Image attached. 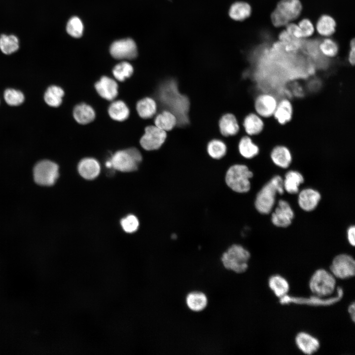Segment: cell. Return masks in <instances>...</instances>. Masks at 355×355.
<instances>
[{"label":"cell","mask_w":355,"mask_h":355,"mask_svg":"<svg viewBox=\"0 0 355 355\" xmlns=\"http://www.w3.org/2000/svg\"><path fill=\"white\" fill-rule=\"evenodd\" d=\"M156 96L166 110L176 116L178 126L189 124V100L186 96L180 93L175 79H167L162 82L158 87Z\"/></svg>","instance_id":"obj_1"},{"label":"cell","mask_w":355,"mask_h":355,"mask_svg":"<svg viewBox=\"0 0 355 355\" xmlns=\"http://www.w3.org/2000/svg\"><path fill=\"white\" fill-rule=\"evenodd\" d=\"M284 189L282 177L279 176L274 177L256 195L254 205L257 211L262 214L270 213L275 204L277 194H283Z\"/></svg>","instance_id":"obj_2"},{"label":"cell","mask_w":355,"mask_h":355,"mask_svg":"<svg viewBox=\"0 0 355 355\" xmlns=\"http://www.w3.org/2000/svg\"><path fill=\"white\" fill-rule=\"evenodd\" d=\"M302 9L300 0H281L271 14L273 25L276 27L287 25L299 16Z\"/></svg>","instance_id":"obj_3"},{"label":"cell","mask_w":355,"mask_h":355,"mask_svg":"<svg viewBox=\"0 0 355 355\" xmlns=\"http://www.w3.org/2000/svg\"><path fill=\"white\" fill-rule=\"evenodd\" d=\"M253 173L245 165L235 164L227 171L225 180L227 185L237 193H246L250 188L249 179Z\"/></svg>","instance_id":"obj_4"},{"label":"cell","mask_w":355,"mask_h":355,"mask_svg":"<svg viewBox=\"0 0 355 355\" xmlns=\"http://www.w3.org/2000/svg\"><path fill=\"white\" fill-rule=\"evenodd\" d=\"M250 256L247 249L241 245L234 244L222 254L221 260L226 269L242 273L247 270Z\"/></svg>","instance_id":"obj_5"},{"label":"cell","mask_w":355,"mask_h":355,"mask_svg":"<svg viewBox=\"0 0 355 355\" xmlns=\"http://www.w3.org/2000/svg\"><path fill=\"white\" fill-rule=\"evenodd\" d=\"M336 284L335 277L331 272L323 269H319L311 276L309 288L314 295L326 297L333 293Z\"/></svg>","instance_id":"obj_6"},{"label":"cell","mask_w":355,"mask_h":355,"mask_svg":"<svg viewBox=\"0 0 355 355\" xmlns=\"http://www.w3.org/2000/svg\"><path fill=\"white\" fill-rule=\"evenodd\" d=\"M142 160V156L139 150L131 147L117 151L110 161L114 169L121 172H129L137 170Z\"/></svg>","instance_id":"obj_7"},{"label":"cell","mask_w":355,"mask_h":355,"mask_svg":"<svg viewBox=\"0 0 355 355\" xmlns=\"http://www.w3.org/2000/svg\"><path fill=\"white\" fill-rule=\"evenodd\" d=\"M35 181L43 186L53 185L59 177V167L55 163L48 160L37 162L33 169Z\"/></svg>","instance_id":"obj_8"},{"label":"cell","mask_w":355,"mask_h":355,"mask_svg":"<svg viewBox=\"0 0 355 355\" xmlns=\"http://www.w3.org/2000/svg\"><path fill=\"white\" fill-rule=\"evenodd\" d=\"M330 272L336 278L347 279L355 276V261L347 254H340L333 259L330 267Z\"/></svg>","instance_id":"obj_9"},{"label":"cell","mask_w":355,"mask_h":355,"mask_svg":"<svg viewBox=\"0 0 355 355\" xmlns=\"http://www.w3.org/2000/svg\"><path fill=\"white\" fill-rule=\"evenodd\" d=\"M167 138L166 131L156 126H148L145 129V133L140 140V144L146 150L159 149Z\"/></svg>","instance_id":"obj_10"},{"label":"cell","mask_w":355,"mask_h":355,"mask_svg":"<svg viewBox=\"0 0 355 355\" xmlns=\"http://www.w3.org/2000/svg\"><path fill=\"white\" fill-rule=\"evenodd\" d=\"M343 295V290L341 287H338L337 294L334 297L326 298L317 295L311 296L310 298H302L290 297L287 295L280 298L281 304H285L293 303L300 304H307L311 305H329L340 300Z\"/></svg>","instance_id":"obj_11"},{"label":"cell","mask_w":355,"mask_h":355,"mask_svg":"<svg viewBox=\"0 0 355 355\" xmlns=\"http://www.w3.org/2000/svg\"><path fill=\"white\" fill-rule=\"evenodd\" d=\"M110 53L113 58L117 59H133L138 54L136 44L131 38L114 42L110 46Z\"/></svg>","instance_id":"obj_12"},{"label":"cell","mask_w":355,"mask_h":355,"mask_svg":"<svg viewBox=\"0 0 355 355\" xmlns=\"http://www.w3.org/2000/svg\"><path fill=\"white\" fill-rule=\"evenodd\" d=\"M278 102L276 97L271 94H260L256 96L254 100L255 113L263 119L270 118L274 114Z\"/></svg>","instance_id":"obj_13"},{"label":"cell","mask_w":355,"mask_h":355,"mask_svg":"<svg viewBox=\"0 0 355 355\" xmlns=\"http://www.w3.org/2000/svg\"><path fill=\"white\" fill-rule=\"evenodd\" d=\"M294 217V213L286 201L280 200L278 206L272 214L271 220L274 225L280 227L289 226Z\"/></svg>","instance_id":"obj_14"},{"label":"cell","mask_w":355,"mask_h":355,"mask_svg":"<svg viewBox=\"0 0 355 355\" xmlns=\"http://www.w3.org/2000/svg\"><path fill=\"white\" fill-rule=\"evenodd\" d=\"M295 340L298 348L306 355H310L314 354L320 347L319 340L305 332L298 333L296 336Z\"/></svg>","instance_id":"obj_15"},{"label":"cell","mask_w":355,"mask_h":355,"mask_svg":"<svg viewBox=\"0 0 355 355\" xmlns=\"http://www.w3.org/2000/svg\"><path fill=\"white\" fill-rule=\"evenodd\" d=\"M118 87L115 81L106 76H102L95 84L99 95L108 101L113 100L117 96Z\"/></svg>","instance_id":"obj_16"},{"label":"cell","mask_w":355,"mask_h":355,"mask_svg":"<svg viewBox=\"0 0 355 355\" xmlns=\"http://www.w3.org/2000/svg\"><path fill=\"white\" fill-rule=\"evenodd\" d=\"M320 197V194L318 191L312 188H306L299 193L298 203L302 210L309 212L316 208Z\"/></svg>","instance_id":"obj_17"},{"label":"cell","mask_w":355,"mask_h":355,"mask_svg":"<svg viewBox=\"0 0 355 355\" xmlns=\"http://www.w3.org/2000/svg\"><path fill=\"white\" fill-rule=\"evenodd\" d=\"M293 114L292 103L289 99L283 98L278 101L273 117L279 124L284 125L291 121Z\"/></svg>","instance_id":"obj_18"},{"label":"cell","mask_w":355,"mask_h":355,"mask_svg":"<svg viewBox=\"0 0 355 355\" xmlns=\"http://www.w3.org/2000/svg\"><path fill=\"white\" fill-rule=\"evenodd\" d=\"M78 171L83 178L89 180L93 179L99 175L100 166L95 159L85 158L79 162Z\"/></svg>","instance_id":"obj_19"},{"label":"cell","mask_w":355,"mask_h":355,"mask_svg":"<svg viewBox=\"0 0 355 355\" xmlns=\"http://www.w3.org/2000/svg\"><path fill=\"white\" fill-rule=\"evenodd\" d=\"M243 125L246 133L249 136L260 134L265 126L263 118L253 112L249 113L245 117Z\"/></svg>","instance_id":"obj_20"},{"label":"cell","mask_w":355,"mask_h":355,"mask_svg":"<svg viewBox=\"0 0 355 355\" xmlns=\"http://www.w3.org/2000/svg\"><path fill=\"white\" fill-rule=\"evenodd\" d=\"M270 157L273 162L277 166L286 168L292 161V155L290 151L284 145H279L272 150Z\"/></svg>","instance_id":"obj_21"},{"label":"cell","mask_w":355,"mask_h":355,"mask_svg":"<svg viewBox=\"0 0 355 355\" xmlns=\"http://www.w3.org/2000/svg\"><path fill=\"white\" fill-rule=\"evenodd\" d=\"M219 127L221 134L226 137L236 135L240 129L237 118L231 113L225 114L221 117Z\"/></svg>","instance_id":"obj_22"},{"label":"cell","mask_w":355,"mask_h":355,"mask_svg":"<svg viewBox=\"0 0 355 355\" xmlns=\"http://www.w3.org/2000/svg\"><path fill=\"white\" fill-rule=\"evenodd\" d=\"M75 120L79 124H86L92 122L95 117L94 109L89 105L81 103L76 106L73 111Z\"/></svg>","instance_id":"obj_23"},{"label":"cell","mask_w":355,"mask_h":355,"mask_svg":"<svg viewBox=\"0 0 355 355\" xmlns=\"http://www.w3.org/2000/svg\"><path fill=\"white\" fill-rule=\"evenodd\" d=\"M268 285L275 295L280 298L286 295L289 289L287 281L279 275L271 276L268 280Z\"/></svg>","instance_id":"obj_24"},{"label":"cell","mask_w":355,"mask_h":355,"mask_svg":"<svg viewBox=\"0 0 355 355\" xmlns=\"http://www.w3.org/2000/svg\"><path fill=\"white\" fill-rule=\"evenodd\" d=\"M303 182V177L300 173L290 171L285 174L283 180L284 188L289 193L295 194L298 192L299 186Z\"/></svg>","instance_id":"obj_25"},{"label":"cell","mask_w":355,"mask_h":355,"mask_svg":"<svg viewBox=\"0 0 355 355\" xmlns=\"http://www.w3.org/2000/svg\"><path fill=\"white\" fill-rule=\"evenodd\" d=\"M238 149L240 154L247 159L255 157L259 152V147L249 136H245L241 139Z\"/></svg>","instance_id":"obj_26"},{"label":"cell","mask_w":355,"mask_h":355,"mask_svg":"<svg viewBox=\"0 0 355 355\" xmlns=\"http://www.w3.org/2000/svg\"><path fill=\"white\" fill-rule=\"evenodd\" d=\"M336 26V22L331 16L323 15L318 19L316 28L319 35L328 37L335 32Z\"/></svg>","instance_id":"obj_27"},{"label":"cell","mask_w":355,"mask_h":355,"mask_svg":"<svg viewBox=\"0 0 355 355\" xmlns=\"http://www.w3.org/2000/svg\"><path fill=\"white\" fill-rule=\"evenodd\" d=\"M251 13V6L248 3L244 1L234 3L229 11V15L232 19L240 21L248 18Z\"/></svg>","instance_id":"obj_28"},{"label":"cell","mask_w":355,"mask_h":355,"mask_svg":"<svg viewBox=\"0 0 355 355\" xmlns=\"http://www.w3.org/2000/svg\"><path fill=\"white\" fill-rule=\"evenodd\" d=\"M140 116L144 119L151 118L157 111V105L152 98L146 97L138 102L136 106Z\"/></svg>","instance_id":"obj_29"},{"label":"cell","mask_w":355,"mask_h":355,"mask_svg":"<svg viewBox=\"0 0 355 355\" xmlns=\"http://www.w3.org/2000/svg\"><path fill=\"white\" fill-rule=\"evenodd\" d=\"M154 123L160 129L165 131H170L177 125V119L173 113L165 110L157 115Z\"/></svg>","instance_id":"obj_30"},{"label":"cell","mask_w":355,"mask_h":355,"mask_svg":"<svg viewBox=\"0 0 355 355\" xmlns=\"http://www.w3.org/2000/svg\"><path fill=\"white\" fill-rule=\"evenodd\" d=\"M108 112L110 117L113 120L123 121L129 117L130 110L124 102L116 101L110 105Z\"/></svg>","instance_id":"obj_31"},{"label":"cell","mask_w":355,"mask_h":355,"mask_svg":"<svg viewBox=\"0 0 355 355\" xmlns=\"http://www.w3.org/2000/svg\"><path fill=\"white\" fill-rule=\"evenodd\" d=\"M186 303L188 307L192 311L199 312L202 311L207 305V298L201 292L194 291L189 293L186 297Z\"/></svg>","instance_id":"obj_32"},{"label":"cell","mask_w":355,"mask_h":355,"mask_svg":"<svg viewBox=\"0 0 355 355\" xmlns=\"http://www.w3.org/2000/svg\"><path fill=\"white\" fill-rule=\"evenodd\" d=\"M64 95V91L61 87L52 85L47 88L44 94V101L49 106L57 107L61 104Z\"/></svg>","instance_id":"obj_33"},{"label":"cell","mask_w":355,"mask_h":355,"mask_svg":"<svg viewBox=\"0 0 355 355\" xmlns=\"http://www.w3.org/2000/svg\"><path fill=\"white\" fill-rule=\"evenodd\" d=\"M207 150L208 153L212 158L219 159L225 155L227 147L225 143L222 141L214 139L209 142Z\"/></svg>","instance_id":"obj_34"},{"label":"cell","mask_w":355,"mask_h":355,"mask_svg":"<svg viewBox=\"0 0 355 355\" xmlns=\"http://www.w3.org/2000/svg\"><path fill=\"white\" fill-rule=\"evenodd\" d=\"M19 48L18 38L14 36L2 35L0 37V49L5 54H10Z\"/></svg>","instance_id":"obj_35"},{"label":"cell","mask_w":355,"mask_h":355,"mask_svg":"<svg viewBox=\"0 0 355 355\" xmlns=\"http://www.w3.org/2000/svg\"><path fill=\"white\" fill-rule=\"evenodd\" d=\"M133 71V66L129 63L122 62L113 68L112 73L117 80L123 81L127 78L130 77L132 75Z\"/></svg>","instance_id":"obj_36"},{"label":"cell","mask_w":355,"mask_h":355,"mask_svg":"<svg viewBox=\"0 0 355 355\" xmlns=\"http://www.w3.org/2000/svg\"><path fill=\"white\" fill-rule=\"evenodd\" d=\"M319 49L324 56L328 58H333L338 53L339 46L334 40L329 38H326L323 39L320 44Z\"/></svg>","instance_id":"obj_37"},{"label":"cell","mask_w":355,"mask_h":355,"mask_svg":"<svg viewBox=\"0 0 355 355\" xmlns=\"http://www.w3.org/2000/svg\"><path fill=\"white\" fill-rule=\"evenodd\" d=\"M67 31L74 37H80L83 32V25L81 20L75 16L71 18L67 25Z\"/></svg>","instance_id":"obj_38"},{"label":"cell","mask_w":355,"mask_h":355,"mask_svg":"<svg viewBox=\"0 0 355 355\" xmlns=\"http://www.w3.org/2000/svg\"><path fill=\"white\" fill-rule=\"evenodd\" d=\"M4 98L7 104L10 106H18L24 100L23 93L13 89H7L4 93Z\"/></svg>","instance_id":"obj_39"},{"label":"cell","mask_w":355,"mask_h":355,"mask_svg":"<svg viewBox=\"0 0 355 355\" xmlns=\"http://www.w3.org/2000/svg\"><path fill=\"white\" fill-rule=\"evenodd\" d=\"M121 225L126 232L133 233L138 229L139 222L136 216L130 214L122 219Z\"/></svg>","instance_id":"obj_40"},{"label":"cell","mask_w":355,"mask_h":355,"mask_svg":"<svg viewBox=\"0 0 355 355\" xmlns=\"http://www.w3.org/2000/svg\"><path fill=\"white\" fill-rule=\"evenodd\" d=\"M279 39L284 43H285L288 49H292L296 48L300 43V39L296 38L289 34L285 30L281 33L279 35Z\"/></svg>","instance_id":"obj_41"},{"label":"cell","mask_w":355,"mask_h":355,"mask_svg":"<svg viewBox=\"0 0 355 355\" xmlns=\"http://www.w3.org/2000/svg\"><path fill=\"white\" fill-rule=\"evenodd\" d=\"M303 38L311 36L315 32V27L312 22L308 19H303L298 23Z\"/></svg>","instance_id":"obj_42"},{"label":"cell","mask_w":355,"mask_h":355,"mask_svg":"<svg viewBox=\"0 0 355 355\" xmlns=\"http://www.w3.org/2000/svg\"><path fill=\"white\" fill-rule=\"evenodd\" d=\"M285 26V31L290 36L297 39H302L303 38L301 31L298 24L289 23Z\"/></svg>","instance_id":"obj_43"},{"label":"cell","mask_w":355,"mask_h":355,"mask_svg":"<svg viewBox=\"0 0 355 355\" xmlns=\"http://www.w3.org/2000/svg\"><path fill=\"white\" fill-rule=\"evenodd\" d=\"M348 59L349 63L354 66L355 63V41L354 39L351 41L350 49Z\"/></svg>","instance_id":"obj_44"},{"label":"cell","mask_w":355,"mask_h":355,"mask_svg":"<svg viewBox=\"0 0 355 355\" xmlns=\"http://www.w3.org/2000/svg\"><path fill=\"white\" fill-rule=\"evenodd\" d=\"M355 226H350L347 231L348 240L351 245L354 246L355 245Z\"/></svg>","instance_id":"obj_45"},{"label":"cell","mask_w":355,"mask_h":355,"mask_svg":"<svg viewBox=\"0 0 355 355\" xmlns=\"http://www.w3.org/2000/svg\"><path fill=\"white\" fill-rule=\"evenodd\" d=\"M352 320L354 322L355 319V304L354 302L350 305L348 309Z\"/></svg>","instance_id":"obj_46"},{"label":"cell","mask_w":355,"mask_h":355,"mask_svg":"<svg viewBox=\"0 0 355 355\" xmlns=\"http://www.w3.org/2000/svg\"><path fill=\"white\" fill-rule=\"evenodd\" d=\"M171 237H172V238L173 239H175V238H176L177 236H176L175 234H173V235H172Z\"/></svg>","instance_id":"obj_47"}]
</instances>
